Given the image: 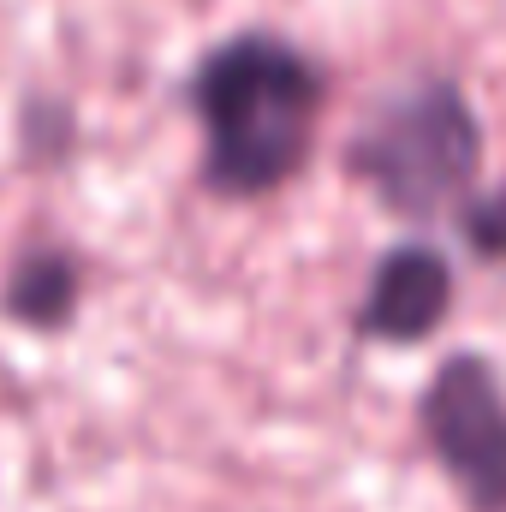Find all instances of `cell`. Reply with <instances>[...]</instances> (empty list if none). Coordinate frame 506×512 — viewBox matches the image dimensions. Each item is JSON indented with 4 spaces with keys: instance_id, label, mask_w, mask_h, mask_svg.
Listing matches in <instances>:
<instances>
[{
    "instance_id": "6da1fadb",
    "label": "cell",
    "mask_w": 506,
    "mask_h": 512,
    "mask_svg": "<svg viewBox=\"0 0 506 512\" xmlns=\"http://www.w3.org/2000/svg\"><path fill=\"white\" fill-rule=\"evenodd\" d=\"M185 102L203 131V185L227 203H262L310 167L328 66L280 30H239L197 60Z\"/></svg>"
},
{
    "instance_id": "7a4b0ae2",
    "label": "cell",
    "mask_w": 506,
    "mask_h": 512,
    "mask_svg": "<svg viewBox=\"0 0 506 512\" xmlns=\"http://www.w3.org/2000/svg\"><path fill=\"white\" fill-rule=\"evenodd\" d=\"M483 114L447 72H417L399 90L370 102V114L352 126L340 167L352 185L370 191L381 215L405 227H429L453 215L477 179H483Z\"/></svg>"
},
{
    "instance_id": "3957f363",
    "label": "cell",
    "mask_w": 506,
    "mask_h": 512,
    "mask_svg": "<svg viewBox=\"0 0 506 512\" xmlns=\"http://www.w3.org/2000/svg\"><path fill=\"white\" fill-rule=\"evenodd\" d=\"M417 441L465 512H506V382L495 358L447 352L417 387Z\"/></svg>"
},
{
    "instance_id": "277c9868",
    "label": "cell",
    "mask_w": 506,
    "mask_h": 512,
    "mask_svg": "<svg viewBox=\"0 0 506 512\" xmlns=\"http://www.w3.org/2000/svg\"><path fill=\"white\" fill-rule=\"evenodd\" d=\"M459 304V280H453V256L441 251L435 239L411 233L399 245L370 262V280L358 292V310H352V334L364 346H387V352H411V346H429L447 316Z\"/></svg>"
},
{
    "instance_id": "5b68a950",
    "label": "cell",
    "mask_w": 506,
    "mask_h": 512,
    "mask_svg": "<svg viewBox=\"0 0 506 512\" xmlns=\"http://www.w3.org/2000/svg\"><path fill=\"white\" fill-rule=\"evenodd\" d=\"M84 304V262L66 245H30V251L12 262L6 274V316L36 328V334H54L78 316Z\"/></svg>"
},
{
    "instance_id": "8992f818",
    "label": "cell",
    "mask_w": 506,
    "mask_h": 512,
    "mask_svg": "<svg viewBox=\"0 0 506 512\" xmlns=\"http://www.w3.org/2000/svg\"><path fill=\"white\" fill-rule=\"evenodd\" d=\"M453 233L483 268H506V179L501 185H477L453 209Z\"/></svg>"
}]
</instances>
